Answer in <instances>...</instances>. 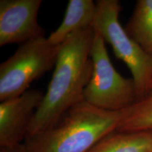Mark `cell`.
Instances as JSON below:
<instances>
[{
	"instance_id": "cell-12",
	"label": "cell",
	"mask_w": 152,
	"mask_h": 152,
	"mask_svg": "<svg viewBox=\"0 0 152 152\" xmlns=\"http://www.w3.org/2000/svg\"><path fill=\"white\" fill-rule=\"evenodd\" d=\"M0 152H26L24 144L12 147H0Z\"/></svg>"
},
{
	"instance_id": "cell-10",
	"label": "cell",
	"mask_w": 152,
	"mask_h": 152,
	"mask_svg": "<svg viewBox=\"0 0 152 152\" xmlns=\"http://www.w3.org/2000/svg\"><path fill=\"white\" fill-rule=\"evenodd\" d=\"M124 29L131 39L152 56V0H137Z\"/></svg>"
},
{
	"instance_id": "cell-7",
	"label": "cell",
	"mask_w": 152,
	"mask_h": 152,
	"mask_svg": "<svg viewBox=\"0 0 152 152\" xmlns=\"http://www.w3.org/2000/svg\"><path fill=\"white\" fill-rule=\"evenodd\" d=\"M39 90L30 88L17 97L0 104V147L23 144L36 111L43 99Z\"/></svg>"
},
{
	"instance_id": "cell-11",
	"label": "cell",
	"mask_w": 152,
	"mask_h": 152,
	"mask_svg": "<svg viewBox=\"0 0 152 152\" xmlns=\"http://www.w3.org/2000/svg\"><path fill=\"white\" fill-rule=\"evenodd\" d=\"M117 130H152V91L131 106L130 113Z\"/></svg>"
},
{
	"instance_id": "cell-1",
	"label": "cell",
	"mask_w": 152,
	"mask_h": 152,
	"mask_svg": "<svg viewBox=\"0 0 152 152\" xmlns=\"http://www.w3.org/2000/svg\"><path fill=\"white\" fill-rule=\"evenodd\" d=\"M94 35V30L90 27L61 45L52 77L26 139L52 128L68 109L84 101V91L93 71L90 51Z\"/></svg>"
},
{
	"instance_id": "cell-9",
	"label": "cell",
	"mask_w": 152,
	"mask_h": 152,
	"mask_svg": "<svg viewBox=\"0 0 152 152\" xmlns=\"http://www.w3.org/2000/svg\"><path fill=\"white\" fill-rule=\"evenodd\" d=\"M87 152H152V130L113 131Z\"/></svg>"
},
{
	"instance_id": "cell-4",
	"label": "cell",
	"mask_w": 152,
	"mask_h": 152,
	"mask_svg": "<svg viewBox=\"0 0 152 152\" xmlns=\"http://www.w3.org/2000/svg\"><path fill=\"white\" fill-rule=\"evenodd\" d=\"M60 46L52 45L45 36L20 45L0 65V101L23 94L33 81L54 69Z\"/></svg>"
},
{
	"instance_id": "cell-2",
	"label": "cell",
	"mask_w": 152,
	"mask_h": 152,
	"mask_svg": "<svg viewBox=\"0 0 152 152\" xmlns=\"http://www.w3.org/2000/svg\"><path fill=\"white\" fill-rule=\"evenodd\" d=\"M102 110L85 101L68 109L52 128L26 139V152H87L118 130L130 112Z\"/></svg>"
},
{
	"instance_id": "cell-6",
	"label": "cell",
	"mask_w": 152,
	"mask_h": 152,
	"mask_svg": "<svg viewBox=\"0 0 152 152\" xmlns=\"http://www.w3.org/2000/svg\"><path fill=\"white\" fill-rule=\"evenodd\" d=\"M42 0L0 1V46L22 45L35 38L45 36L38 22Z\"/></svg>"
},
{
	"instance_id": "cell-3",
	"label": "cell",
	"mask_w": 152,
	"mask_h": 152,
	"mask_svg": "<svg viewBox=\"0 0 152 152\" xmlns=\"http://www.w3.org/2000/svg\"><path fill=\"white\" fill-rule=\"evenodd\" d=\"M96 9L93 29L111 45L115 56L130 69L138 102L152 91V56L131 39L120 23L122 7L119 1L99 0Z\"/></svg>"
},
{
	"instance_id": "cell-8",
	"label": "cell",
	"mask_w": 152,
	"mask_h": 152,
	"mask_svg": "<svg viewBox=\"0 0 152 152\" xmlns=\"http://www.w3.org/2000/svg\"><path fill=\"white\" fill-rule=\"evenodd\" d=\"M96 9L92 0H70L61 23L47 37L49 42L60 46L73 34L92 27Z\"/></svg>"
},
{
	"instance_id": "cell-5",
	"label": "cell",
	"mask_w": 152,
	"mask_h": 152,
	"mask_svg": "<svg viewBox=\"0 0 152 152\" xmlns=\"http://www.w3.org/2000/svg\"><path fill=\"white\" fill-rule=\"evenodd\" d=\"M90 57L93 71L83 94L85 102L109 111L128 109L137 102L134 80L123 77L114 68L106 48V42L96 32Z\"/></svg>"
}]
</instances>
